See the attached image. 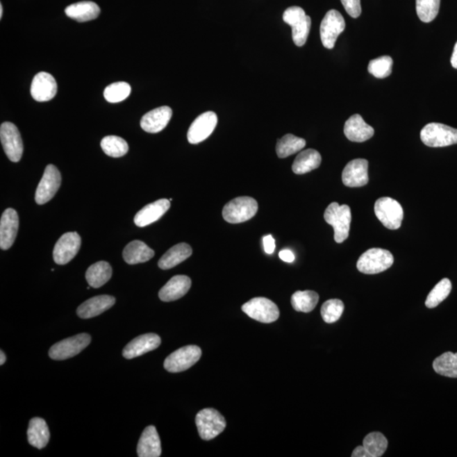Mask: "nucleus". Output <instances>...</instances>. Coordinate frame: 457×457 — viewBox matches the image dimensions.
<instances>
[{"mask_svg":"<svg viewBox=\"0 0 457 457\" xmlns=\"http://www.w3.org/2000/svg\"><path fill=\"white\" fill-rule=\"evenodd\" d=\"M0 138L9 160L15 163L20 161L24 147L17 126L10 122L3 123L0 127Z\"/></svg>","mask_w":457,"mask_h":457,"instance_id":"f8f14e48","label":"nucleus"},{"mask_svg":"<svg viewBox=\"0 0 457 457\" xmlns=\"http://www.w3.org/2000/svg\"><path fill=\"white\" fill-rule=\"evenodd\" d=\"M375 215L389 230H397L401 226L404 212L401 205L391 197H381L374 205Z\"/></svg>","mask_w":457,"mask_h":457,"instance_id":"0eeeda50","label":"nucleus"},{"mask_svg":"<svg viewBox=\"0 0 457 457\" xmlns=\"http://www.w3.org/2000/svg\"><path fill=\"white\" fill-rule=\"evenodd\" d=\"M344 306L342 301L331 299L323 304L321 315L325 323L333 324L338 321L344 312Z\"/></svg>","mask_w":457,"mask_h":457,"instance_id":"a19ab883","label":"nucleus"},{"mask_svg":"<svg viewBox=\"0 0 457 457\" xmlns=\"http://www.w3.org/2000/svg\"><path fill=\"white\" fill-rule=\"evenodd\" d=\"M352 457H371L369 451L366 450V448L362 445V447H358L355 449L354 452L351 454Z\"/></svg>","mask_w":457,"mask_h":457,"instance_id":"a18cd8bd","label":"nucleus"},{"mask_svg":"<svg viewBox=\"0 0 457 457\" xmlns=\"http://www.w3.org/2000/svg\"><path fill=\"white\" fill-rule=\"evenodd\" d=\"M61 185V175L59 169L53 165L45 169L44 176L38 185L35 200L40 205L49 202L56 194Z\"/></svg>","mask_w":457,"mask_h":457,"instance_id":"4468645a","label":"nucleus"},{"mask_svg":"<svg viewBox=\"0 0 457 457\" xmlns=\"http://www.w3.org/2000/svg\"><path fill=\"white\" fill-rule=\"evenodd\" d=\"M202 350L197 346H185L172 352L165 359L164 367L169 373H180L192 367L199 361Z\"/></svg>","mask_w":457,"mask_h":457,"instance_id":"6e6552de","label":"nucleus"},{"mask_svg":"<svg viewBox=\"0 0 457 457\" xmlns=\"http://www.w3.org/2000/svg\"><path fill=\"white\" fill-rule=\"evenodd\" d=\"M440 0H416L417 17L425 23L435 20L439 13Z\"/></svg>","mask_w":457,"mask_h":457,"instance_id":"4c0bfd02","label":"nucleus"},{"mask_svg":"<svg viewBox=\"0 0 457 457\" xmlns=\"http://www.w3.org/2000/svg\"><path fill=\"white\" fill-rule=\"evenodd\" d=\"M322 162V157L317 151L315 149H307L297 155L292 165L293 172L297 175L312 172L319 167Z\"/></svg>","mask_w":457,"mask_h":457,"instance_id":"c756f323","label":"nucleus"},{"mask_svg":"<svg viewBox=\"0 0 457 457\" xmlns=\"http://www.w3.org/2000/svg\"><path fill=\"white\" fill-rule=\"evenodd\" d=\"M319 294L313 290H298L292 297V305L297 312L310 313L319 303Z\"/></svg>","mask_w":457,"mask_h":457,"instance_id":"473e14b6","label":"nucleus"},{"mask_svg":"<svg viewBox=\"0 0 457 457\" xmlns=\"http://www.w3.org/2000/svg\"><path fill=\"white\" fill-rule=\"evenodd\" d=\"M305 146L306 141L304 138H297L292 134H286L278 141L276 153L279 158H285L303 150Z\"/></svg>","mask_w":457,"mask_h":457,"instance_id":"72a5a7b5","label":"nucleus"},{"mask_svg":"<svg viewBox=\"0 0 457 457\" xmlns=\"http://www.w3.org/2000/svg\"><path fill=\"white\" fill-rule=\"evenodd\" d=\"M394 257L390 251L371 249L365 251L356 263V268L366 274L382 273L393 265Z\"/></svg>","mask_w":457,"mask_h":457,"instance_id":"20e7f679","label":"nucleus"},{"mask_svg":"<svg viewBox=\"0 0 457 457\" xmlns=\"http://www.w3.org/2000/svg\"><path fill=\"white\" fill-rule=\"evenodd\" d=\"M344 133L348 140L354 142H363L373 137L374 128L364 122L362 116L354 115L351 116L344 123Z\"/></svg>","mask_w":457,"mask_h":457,"instance_id":"412c9836","label":"nucleus"},{"mask_svg":"<svg viewBox=\"0 0 457 457\" xmlns=\"http://www.w3.org/2000/svg\"><path fill=\"white\" fill-rule=\"evenodd\" d=\"M257 201L250 197H240L230 201L223 208V218L231 224H240L254 218L257 214Z\"/></svg>","mask_w":457,"mask_h":457,"instance_id":"f03ea898","label":"nucleus"},{"mask_svg":"<svg viewBox=\"0 0 457 457\" xmlns=\"http://www.w3.org/2000/svg\"><path fill=\"white\" fill-rule=\"evenodd\" d=\"M242 311L251 319L263 324L276 322L280 310L272 301L265 297H255L242 306Z\"/></svg>","mask_w":457,"mask_h":457,"instance_id":"1a4fd4ad","label":"nucleus"},{"mask_svg":"<svg viewBox=\"0 0 457 457\" xmlns=\"http://www.w3.org/2000/svg\"><path fill=\"white\" fill-rule=\"evenodd\" d=\"M363 447L369 451L371 457H381L388 447V440L379 432L369 433L363 440Z\"/></svg>","mask_w":457,"mask_h":457,"instance_id":"c9c22d12","label":"nucleus"},{"mask_svg":"<svg viewBox=\"0 0 457 457\" xmlns=\"http://www.w3.org/2000/svg\"><path fill=\"white\" fill-rule=\"evenodd\" d=\"M81 244V236L76 232H68L62 235L54 246V262L60 265H67L78 254Z\"/></svg>","mask_w":457,"mask_h":457,"instance_id":"ddd939ff","label":"nucleus"},{"mask_svg":"<svg viewBox=\"0 0 457 457\" xmlns=\"http://www.w3.org/2000/svg\"><path fill=\"white\" fill-rule=\"evenodd\" d=\"M192 249L187 243H180L174 246L158 261L161 269H170L191 257Z\"/></svg>","mask_w":457,"mask_h":457,"instance_id":"c85d7f7f","label":"nucleus"},{"mask_svg":"<svg viewBox=\"0 0 457 457\" xmlns=\"http://www.w3.org/2000/svg\"><path fill=\"white\" fill-rule=\"evenodd\" d=\"M279 256H280L281 260L286 263H292L295 260V255H294L292 251L288 249L281 251Z\"/></svg>","mask_w":457,"mask_h":457,"instance_id":"c03bdc74","label":"nucleus"},{"mask_svg":"<svg viewBox=\"0 0 457 457\" xmlns=\"http://www.w3.org/2000/svg\"><path fill=\"white\" fill-rule=\"evenodd\" d=\"M169 207L170 201L167 199H160L147 205L135 215L134 223L138 227L148 226L162 218Z\"/></svg>","mask_w":457,"mask_h":457,"instance_id":"5701e85b","label":"nucleus"},{"mask_svg":"<svg viewBox=\"0 0 457 457\" xmlns=\"http://www.w3.org/2000/svg\"><path fill=\"white\" fill-rule=\"evenodd\" d=\"M191 285L192 281L188 276H174L163 286L158 292V297L161 301H166V303L176 301L183 297L189 292Z\"/></svg>","mask_w":457,"mask_h":457,"instance_id":"4be33fe9","label":"nucleus"},{"mask_svg":"<svg viewBox=\"0 0 457 457\" xmlns=\"http://www.w3.org/2000/svg\"><path fill=\"white\" fill-rule=\"evenodd\" d=\"M196 424L200 437L204 440H211L224 431L226 421L218 410L206 408L197 414Z\"/></svg>","mask_w":457,"mask_h":457,"instance_id":"423d86ee","label":"nucleus"},{"mask_svg":"<svg viewBox=\"0 0 457 457\" xmlns=\"http://www.w3.org/2000/svg\"><path fill=\"white\" fill-rule=\"evenodd\" d=\"M283 21L292 26L294 44L298 47H303L311 28V18L306 15L303 8L292 6L283 14Z\"/></svg>","mask_w":457,"mask_h":457,"instance_id":"39448f33","label":"nucleus"},{"mask_svg":"<svg viewBox=\"0 0 457 457\" xmlns=\"http://www.w3.org/2000/svg\"><path fill=\"white\" fill-rule=\"evenodd\" d=\"M324 219L329 224L334 228L335 241L342 243L349 236L351 222V208L348 205H339L332 203L329 205L324 212Z\"/></svg>","mask_w":457,"mask_h":457,"instance_id":"f257e3e1","label":"nucleus"},{"mask_svg":"<svg viewBox=\"0 0 457 457\" xmlns=\"http://www.w3.org/2000/svg\"><path fill=\"white\" fill-rule=\"evenodd\" d=\"M217 123H218V117L215 112L208 111L199 115L189 128L188 142L191 144H199L206 140L215 131Z\"/></svg>","mask_w":457,"mask_h":457,"instance_id":"2eb2a0df","label":"nucleus"},{"mask_svg":"<svg viewBox=\"0 0 457 457\" xmlns=\"http://www.w3.org/2000/svg\"><path fill=\"white\" fill-rule=\"evenodd\" d=\"M161 442L156 428L151 425L142 432L138 444L139 457H158L161 456Z\"/></svg>","mask_w":457,"mask_h":457,"instance_id":"393cba45","label":"nucleus"},{"mask_svg":"<svg viewBox=\"0 0 457 457\" xmlns=\"http://www.w3.org/2000/svg\"><path fill=\"white\" fill-rule=\"evenodd\" d=\"M131 92V88L129 84L119 81L108 85L103 92V96L108 103H115L126 99Z\"/></svg>","mask_w":457,"mask_h":457,"instance_id":"58836bf2","label":"nucleus"},{"mask_svg":"<svg viewBox=\"0 0 457 457\" xmlns=\"http://www.w3.org/2000/svg\"><path fill=\"white\" fill-rule=\"evenodd\" d=\"M28 442L33 447L42 449L48 444L50 439V433L47 423L40 417H34L31 419L28 431H27Z\"/></svg>","mask_w":457,"mask_h":457,"instance_id":"cd10ccee","label":"nucleus"},{"mask_svg":"<svg viewBox=\"0 0 457 457\" xmlns=\"http://www.w3.org/2000/svg\"><path fill=\"white\" fill-rule=\"evenodd\" d=\"M3 6L0 5V19H1L3 17Z\"/></svg>","mask_w":457,"mask_h":457,"instance_id":"09e8293b","label":"nucleus"},{"mask_svg":"<svg viewBox=\"0 0 457 457\" xmlns=\"http://www.w3.org/2000/svg\"><path fill=\"white\" fill-rule=\"evenodd\" d=\"M67 17L78 22H87L98 18L100 8L96 3L83 1L73 3L65 10Z\"/></svg>","mask_w":457,"mask_h":457,"instance_id":"a878e982","label":"nucleus"},{"mask_svg":"<svg viewBox=\"0 0 457 457\" xmlns=\"http://www.w3.org/2000/svg\"><path fill=\"white\" fill-rule=\"evenodd\" d=\"M451 63L452 65L453 68H455L457 69V42L454 47V50H453V53L451 59Z\"/></svg>","mask_w":457,"mask_h":457,"instance_id":"49530a36","label":"nucleus"},{"mask_svg":"<svg viewBox=\"0 0 457 457\" xmlns=\"http://www.w3.org/2000/svg\"><path fill=\"white\" fill-rule=\"evenodd\" d=\"M346 28L342 15L335 10H329L320 25V38L324 48L334 49L337 38Z\"/></svg>","mask_w":457,"mask_h":457,"instance_id":"9b49d317","label":"nucleus"},{"mask_svg":"<svg viewBox=\"0 0 457 457\" xmlns=\"http://www.w3.org/2000/svg\"><path fill=\"white\" fill-rule=\"evenodd\" d=\"M101 148L108 156L112 158L123 157L129 150L126 140L117 135H108L103 138Z\"/></svg>","mask_w":457,"mask_h":457,"instance_id":"f704fd0d","label":"nucleus"},{"mask_svg":"<svg viewBox=\"0 0 457 457\" xmlns=\"http://www.w3.org/2000/svg\"><path fill=\"white\" fill-rule=\"evenodd\" d=\"M0 358H1L0 359V364L3 365V364L6 361V356L5 354H3V351H0Z\"/></svg>","mask_w":457,"mask_h":457,"instance_id":"de8ad7c7","label":"nucleus"},{"mask_svg":"<svg viewBox=\"0 0 457 457\" xmlns=\"http://www.w3.org/2000/svg\"><path fill=\"white\" fill-rule=\"evenodd\" d=\"M393 60L390 56H381L369 62V72L376 78L383 79L392 72Z\"/></svg>","mask_w":457,"mask_h":457,"instance_id":"ea45409f","label":"nucleus"},{"mask_svg":"<svg viewBox=\"0 0 457 457\" xmlns=\"http://www.w3.org/2000/svg\"><path fill=\"white\" fill-rule=\"evenodd\" d=\"M420 138L426 146L442 148L457 144V129L440 123H429L421 131Z\"/></svg>","mask_w":457,"mask_h":457,"instance_id":"7ed1b4c3","label":"nucleus"},{"mask_svg":"<svg viewBox=\"0 0 457 457\" xmlns=\"http://www.w3.org/2000/svg\"><path fill=\"white\" fill-rule=\"evenodd\" d=\"M88 334H80L61 340L50 348L49 355L53 360H65L73 358L83 351L91 342Z\"/></svg>","mask_w":457,"mask_h":457,"instance_id":"9d476101","label":"nucleus"},{"mask_svg":"<svg viewBox=\"0 0 457 457\" xmlns=\"http://www.w3.org/2000/svg\"><path fill=\"white\" fill-rule=\"evenodd\" d=\"M153 256L154 251L141 241L130 242L123 251L124 260L131 265L148 262Z\"/></svg>","mask_w":457,"mask_h":457,"instance_id":"bb28decb","label":"nucleus"},{"mask_svg":"<svg viewBox=\"0 0 457 457\" xmlns=\"http://www.w3.org/2000/svg\"><path fill=\"white\" fill-rule=\"evenodd\" d=\"M160 344V337L149 333V334L142 335L131 340L124 348L122 354L126 359H133L157 349Z\"/></svg>","mask_w":457,"mask_h":457,"instance_id":"a211bd4d","label":"nucleus"},{"mask_svg":"<svg viewBox=\"0 0 457 457\" xmlns=\"http://www.w3.org/2000/svg\"><path fill=\"white\" fill-rule=\"evenodd\" d=\"M112 268L110 263L100 261L89 267L86 273V280L92 288H99L110 280Z\"/></svg>","mask_w":457,"mask_h":457,"instance_id":"7c9ffc66","label":"nucleus"},{"mask_svg":"<svg viewBox=\"0 0 457 457\" xmlns=\"http://www.w3.org/2000/svg\"><path fill=\"white\" fill-rule=\"evenodd\" d=\"M19 228L17 212L13 208H7L0 220V247L2 250L10 249L17 238Z\"/></svg>","mask_w":457,"mask_h":457,"instance_id":"6ab92c4d","label":"nucleus"},{"mask_svg":"<svg viewBox=\"0 0 457 457\" xmlns=\"http://www.w3.org/2000/svg\"><path fill=\"white\" fill-rule=\"evenodd\" d=\"M348 15L358 18L362 13L361 0H340Z\"/></svg>","mask_w":457,"mask_h":457,"instance_id":"79ce46f5","label":"nucleus"},{"mask_svg":"<svg viewBox=\"0 0 457 457\" xmlns=\"http://www.w3.org/2000/svg\"><path fill=\"white\" fill-rule=\"evenodd\" d=\"M115 304L114 297L102 295L90 298L77 308V315L81 319H92L102 315L103 313L113 307Z\"/></svg>","mask_w":457,"mask_h":457,"instance_id":"b1692460","label":"nucleus"},{"mask_svg":"<svg viewBox=\"0 0 457 457\" xmlns=\"http://www.w3.org/2000/svg\"><path fill=\"white\" fill-rule=\"evenodd\" d=\"M451 282L449 279L444 278L435 286L426 299L425 305L429 308H435L442 301L447 299L451 292Z\"/></svg>","mask_w":457,"mask_h":457,"instance_id":"e433bc0d","label":"nucleus"},{"mask_svg":"<svg viewBox=\"0 0 457 457\" xmlns=\"http://www.w3.org/2000/svg\"><path fill=\"white\" fill-rule=\"evenodd\" d=\"M369 162L356 158L348 163L342 172V181L348 188H361L369 183Z\"/></svg>","mask_w":457,"mask_h":457,"instance_id":"dca6fc26","label":"nucleus"},{"mask_svg":"<svg viewBox=\"0 0 457 457\" xmlns=\"http://www.w3.org/2000/svg\"><path fill=\"white\" fill-rule=\"evenodd\" d=\"M57 83L52 75L47 72H40L34 76L31 87V94L38 102H47L56 97Z\"/></svg>","mask_w":457,"mask_h":457,"instance_id":"f3484780","label":"nucleus"},{"mask_svg":"<svg viewBox=\"0 0 457 457\" xmlns=\"http://www.w3.org/2000/svg\"><path fill=\"white\" fill-rule=\"evenodd\" d=\"M263 247L267 254H272L276 250V241L271 235H265L263 238Z\"/></svg>","mask_w":457,"mask_h":457,"instance_id":"37998d69","label":"nucleus"},{"mask_svg":"<svg viewBox=\"0 0 457 457\" xmlns=\"http://www.w3.org/2000/svg\"><path fill=\"white\" fill-rule=\"evenodd\" d=\"M172 110L168 106H162L151 110L142 116L141 127L146 133H158L167 126L172 117Z\"/></svg>","mask_w":457,"mask_h":457,"instance_id":"aec40b11","label":"nucleus"},{"mask_svg":"<svg viewBox=\"0 0 457 457\" xmlns=\"http://www.w3.org/2000/svg\"><path fill=\"white\" fill-rule=\"evenodd\" d=\"M433 369L438 374L444 377L457 378V352H444L438 356L433 363Z\"/></svg>","mask_w":457,"mask_h":457,"instance_id":"2f4dec72","label":"nucleus"}]
</instances>
